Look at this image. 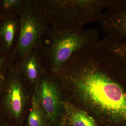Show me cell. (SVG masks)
<instances>
[{"label":"cell","mask_w":126,"mask_h":126,"mask_svg":"<svg viewBox=\"0 0 126 126\" xmlns=\"http://www.w3.org/2000/svg\"><path fill=\"white\" fill-rule=\"evenodd\" d=\"M70 61L75 66L68 77L82 99L116 126H126V89L100 66L96 47L82 50Z\"/></svg>","instance_id":"6da1fadb"},{"label":"cell","mask_w":126,"mask_h":126,"mask_svg":"<svg viewBox=\"0 0 126 126\" xmlns=\"http://www.w3.org/2000/svg\"><path fill=\"white\" fill-rule=\"evenodd\" d=\"M52 27L61 31L77 32L98 21L110 0H53L35 1Z\"/></svg>","instance_id":"7a4b0ae2"},{"label":"cell","mask_w":126,"mask_h":126,"mask_svg":"<svg viewBox=\"0 0 126 126\" xmlns=\"http://www.w3.org/2000/svg\"><path fill=\"white\" fill-rule=\"evenodd\" d=\"M48 55L53 72L58 73L77 53L100 39L94 29H83L77 32L61 31L51 28Z\"/></svg>","instance_id":"3957f363"},{"label":"cell","mask_w":126,"mask_h":126,"mask_svg":"<svg viewBox=\"0 0 126 126\" xmlns=\"http://www.w3.org/2000/svg\"><path fill=\"white\" fill-rule=\"evenodd\" d=\"M18 16L19 35L12 55L24 58L33 50L37 41L45 32L49 23L35 1H25Z\"/></svg>","instance_id":"277c9868"},{"label":"cell","mask_w":126,"mask_h":126,"mask_svg":"<svg viewBox=\"0 0 126 126\" xmlns=\"http://www.w3.org/2000/svg\"><path fill=\"white\" fill-rule=\"evenodd\" d=\"M98 22L107 36L126 41V0H110Z\"/></svg>","instance_id":"5b68a950"},{"label":"cell","mask_w":126,"mask_h":126,"mask_svg":"<svg viewBox=\"0 0 126 126\" xmlns=\"http://www.w3.org/2000/svg\"><path fill=\"white\" fill-rule=\"evenodd\" d=\"M37 96L48 119L52 122H55L61 105V96L56 83L48 79H43Z\"/></svg>","instance_id":"8992f818"},{"label":"cell","mask_w":126,"mask_h":126,"mask_svg":"<svg viewBox=\"0 0 126 126\" xmlns=\"http://www.w3.org/2000/svg\"><path fill=\"white\" fill-rule=\"evenodd\" d=\"M9 89L5 100L6 107L12 115L19 118L23 112L25 103V96L17 75L10 74Z\"/></svg>","instance_id":"52a82bcc"},{"label":"cell","mask_w":126,"mask_h":126,"mask_svg":"<svg viewBox=\"0 0 126 126\" xmlns=\"http://www.w3.org/2000/svg\"><path fill=\"white\" fill-rule=\"evenodd\" d=\"M18 16L0 18V52L11 55L19 21Z\"/></svg>","instance_id":"ba28073f"},{"label":"cell","mask_w":126,"mask_h":126,"mask_svg":"<svg viewBox=\"0 0 126 126\" xmlns=\"http://www.w3.org/2000/svg\"><path fill=\"white\" fill-rule=\"evenodd\" d=\"M66 117L72 126H99L93 117L69 103H64Z\"/></svg>","instance_id":"9c48e42d"},{"label":"cell","mask_w":126,"mask_h":126,"mask_svg":"<svg viewBox=\"0 0 126 126\" xmlns=\"http://www.w3.org/2000/svg\"><path fill=\"white\" fill-rule=\"evenodd\" d=\"M38 54L32 50L25 59L24 70L27 79L34 82L38 78L39 74V64Z\"/></svg>","instance_id":"30bf717a"},{"label":"cell","mask_w":126,"mask_h":126,"mask_svg":"<svg viewBox=\"0 0 126 126\" xmlns=\"http://www.w3.org/2000/svg\"><path fill=\"white\" fill-rule=\"evenodd\" d=\"M37 95H34L31 101V108L29 117L28 126H43L44 114Z\"/></svg>","instance_id":"8fae6325"},{"label":"cell","mask_w":126,"mask_h":126,"mask_svg":"<svg viewBox=\"0 0 126 126\" xmlns=\"http://www.w3.org/2000/svg\"><path fill=\"white\" fill-rule=\"evenodd\" d=\"M25 2L21 0H0V18L18 16Z\"/></svg>","instance_id":"7c38bea8"},{"label":"cell","mask_w":126,"mask_h":126,"mask_svg":"<svg viewBox=\"0 0 126 126\" xmlns=\"http://www.w3.org/2000/svg\"><path fill=\"white\" fill-rule=\"evenodd\" d=\"M8 56L0 52V69L6 62Z\"/></svg>","instance_id":"4fadbf2b"},{"label":"cell","mask_w":126,"mask_h":126,"mask_svg":"<svg viewBox=\"0 0 126 126\" xmlns=\"http://www.w3.org/2000/svg\"><path fill=\"white\" fill-rule=\"evenodd\" d=\"M60 126H68L67 124L65 123V121H62L60 123Z\"/></svg>","instance_id":"5bb4252c"},{"label":"cell","mask_w":126,"mask_h":126,"mask_svg":"<svg viewBox=\"0 0 126 126\" xmlns=\"http://www.w3.org/2000/svg\"></svg>","instance_id":"9a60e30c"}]
</instances>
